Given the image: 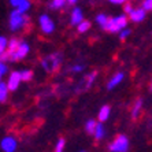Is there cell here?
I'll list each match as a JSON object with an SVG mask.
<instances>
[{"mask_svg": "<svg viewBox=\"0 0 152 152\" xmlns=\"http://www.w3.org/2000/svg\"><path fill=\"white\" fill-rule=\"evenodd\" d=\"M127 148H129V140L124 134L117 136L115 140L110 145V151H114V152H125L127 151Z\"/></svg>", "mask_w": 152, "mask_h": 152, "instance_id": "3", "label": "cell"}, {"mask_svg": "<svg viewBox=\"0 0 152 152\" xmlns=\"http://www.w3.org/2000/svg\"><path fill=\"white\" fill-rule=\"evenodd\" d=\"M40 28L45 34H50V33L53 32L55 29V25H53L52 19H51L48 15H41L40 17Z\"/></svg>", "mask_w": 152, "mask_h": 152, "instance_id": "6", "label": "cell"}, {"mask_svg": "<svg viewBox=\"0 0 152 152\" xmlns=\"http://www.w3.org/2000/svg\"><path fill=\"white\" fill-rule=\"evenodd\" d=\"M125 1H127V0H125Z\"/></svg>", "mask_w": 152, "mask_h": 152, "instance_id": "31", "label": "cell"}, {"mask_svg": "<svg viewBox=\"0 0 152 152\" xmlns=\"http://www.w3.org/2000/svg\"><path fill=\"white\" fill-rule=\"evenodd\" d=\"M95 126H96L95 121H88V122H86V126H85V130L88 132L89 134H92L93 130H95Z\"/></svg>", "mask_w": 152, "mask_h": 152, "instance_id": "20", "label": "cell"}, {"mask_svg": "<svg viewBox=\"0 0 152 152\" xmlns=\"http://www.w3.org/2000/svg\"><path fill=\"white\" fill-rule=\"evenodd\" d=\"M77 0H66V3H69V4H74Z\"/></svg>", "mask_w": 152, "mask_h": 152, "instance_id": "30", "label": "cell"}, {"mask_svg": "<svg viewBox=\"0 0 152 152\" xmlns=\"http://www.w3.org/2000/svg\"><path fill=\"white\" fill-rule=\"evenodd\" d=\"M64 138H60L59 141H58V144H56V147H55V151L56 152H60V151H63V148H64Z\"/></svg>", "mask_w": 152, "mask_h": 152, "instance_id": "22", "label": "cell"}, {"mask_svg": "<svg viewBox=\"0 0 152 152\" xmlns=\"http://www.w3.org/2000/svg\"><path fill=\"white\" fill-rule=\"evenodd\" d=\"M124 10H125V12H126V14H129V12H130L132 10H133V7H132V4H125V7H124Z\"/></svg>", "mask_w": 152, "mask_h": 152, "instance_id": "26", "label": "cell"}, {"mask_svg": "<svg viewBox=\"0 0 152 152\" xmlns=\"http://www.w3.org/2000/svg\"><path fill=\"white\" fill-rule=\"evenodd\" d=\"M15 8H17V11H19V12H23V14H25L26 11L30 8V1H29V0H21V1H19V4H18Z\"/></svg>", "mask_w": 152, "mask_h": 152, "instance_id": "15", "label": "cell"}, {"mask_svg": "<svg viewBox=\"0 0 152 152\" xmlns=\"http://www.w3.org/2000/svg\"><path fill=\"white\" fill-rule=\"evenodd\" d=\"M82 21V12L80 8H74L73 14H71V23L73 25H78Z\"/></svg>", "mask_w": 152, "mask_h": 152, "instance_id": "11", "label": "cell"}, {"mask_svg": "<svg viewBox=\"0 0 152 152\" xmlns=\"http://www.w3.org/2000/svg\"><path fill=\"white\" fill-rule=\"evenodd\" d=\"M119 32H121V36H119L121 40H125V39L127 37V36L130 34V30H129V29H125V30L122 29V30H119Z\"/></svg>", "mask_w": 152, "mask_h": 152, "instance_id": "25", "label": "cell"}, {"mask_svg": "<svg viewBox=\"0 0 152 152\" xmlns=\"http://www.w3.org/2000/svg\"><path fill=\"white\" fill-rule=\"evenodd\" d=\"M110 111H111V108L108 106H103L102 108H100V113H99V121L100 122H104V121L108 119V117H110Z\"/></svg>", "mask_w": 152, "mask_h": 152, "instance_id": "10", "label": "cell"}, {"mask_svg": "<svg viewBox=\"0 0 152 152\" xmlns=\"http://www.w3.org/2000/svg\"><path fill=\"white\" fill-rule=\"evenodd\" d=\"M141 108H142V102H141V99H138L137 102H136L134 107H133V110H132V117H133V119H137L138 118V115L141 113Z\"/></svg>", "mask_w": 152, "mask_h": 152, "instance_id": "14", "label": "cell"}, {"mask_svg": "<svg viewBox=\"0 0 152 152\" xmlns=\"http://www.w3.org/2000/svg\"><path fill=\"white\" fill-rule=\"evenodd\" d=\"M92 134H95V138H96V140H100V138L104 136V127H103L102 124H96L95 130H93Z\"/></svg>", "mask_w": 152, "mask_h": 152, "instance_id": "16", "label": "cell"}, {"mask_svg": "<svg viewBox=\"0 0 152 152\" xmlns=\"http://www.w3.org/2000/svg\"><path fill=\"white\" fill-rule=\"evenodd\" d=\"M29 53V45L25 42H19V45L17 47V50L11 53L10 60H21Z\"/></svg>", "mask_w": 152, "mask_h": 152, "instance_id": "5", "label": "cell"}, {"mask_svg": "<svg viewBox=\"0 0 152 152\" xmlns=\"http://www.w3.org/2000/svg\"><path fill=\"white\" fill-rule=\"evenodd\" d=\"M81 70H82L81 66H75V67H74V71H81Z\"/></svg>", "mask_w": 152, "mask_h": 152, "instance_id": "29", "label": "cell"}, {"mask_svg": "<svg viewBox=\"0 0 152 152\" xmlns=\"http://www.w3.org/2000/svg\"><path fill=\"white\" fill-rule=\"evenodd\" d=\"M0 78H1V77H0Z\"/></svg>", "mask_w": 152, "mask_h": 152, "instance_id": "32", "label": "cell"}, {"mask_svg": "<svg viewBox=\"0 0 152 152\" xmlns=\"http://www.w3.org/2000/svg\"><path fill=\"white\" fill-rule=\"evenodd\" d=\"M32 78H33V71L25 70L21 73V81H30Z\"/></svg>", "mask_w": 152, "mask_h": 152, "instance_id": "19", "label": "cell"}, {"mask_svg": "<svg viewBox=\"0 0 152 152\" xmlns=\"http://www.w3.org/2000/svg\"><path fill=\"white\" fill-rule=\"evenodd\" d=\"M122 80H124V74H122V73H117V74L113 77V80L108 82V89L115 88L118 84H121V82H122Z\"/></svg>", "mask_w": 152, "mask_h": 152, "instance_id": "12", "label": "cell"}, {"mask_svg": "<svg viewBox=\"0 0 152 152\" xmlns=\"http://www.w3.org/2000/svg\"><path fill=\"white\" fill-rule=\"evenodd\" d=\"M142 8L145 11H149L152 8V0H145L144 3H142Z\"/></svg>", "mask_w": 152, "mask_h": 152, "instance_id": "24", "label": "cell"}, {"mask_svg": "<svg viewBox=\"0 0 152 152\" xmlns=\"http://www.w3.org/2000/svg\"><path fill=\"white\" fill-rule=\"evenodd\" d=\"M28 17H26L23 12H19V11H12L10 15V28L12 30H18V29L23 28V26L28 23Z\"/></svg>", "mask_w": 152, "mask_h": 152, "instance_id": "2", "label": "cell"}, {"mask_svg": "<svg viewBox=\"0 0 152 152\" xmlns=\"http://www.w3.org/2000/svg\"><path fill=\"white\" fill-rule=\"evenodd\" d=\"M41 64L47 71L58 70V67H59V56H58V55H50L48 58L42 59Z\"/></svg>", "mask_w": 152, "mask_h": 152, "instance_id": "4", "label": "cell"}, {"mask_svg": "<svg viewBox=\"0 0 152 152\" xmlns=\"http://www.w3.org/2000/svg\"><path fill=\"white\" fill-rule=\"evenodd\" d=\"M66 4V0H52L51 1V8L53 10H58V8H62Z\"/></svg>", "mask_w": 152, "mask_h": 152, "instance_id": "18", "label": "cell"}, {"mask_svg": "<svg viewBox=\"0 0 152 152\" xmlns=\"http://www.w3.org/2000/svg\"><path fill=\"white\" fill-rule=\"evenodd\" d=\"M129 15H130V19L133 22H141L145 18V10L144 8H136V10H132Z\"/></svg>", "mask_w": 152, "mask_h": 152, "instance_id": "9", "label": "cell"}, {"mask_svg": "<svg viewBox=\"0 0 152 152\" xmlns=\"http://www.w3.org/2000/svg\"><path fill=\"white\" fill-rule=\"evenodd\" d=\"M89 28H91V22L82 19V21L78 23V33H85L86 30H89Z\"/></svg>", "mask_w": 152, "mask_h": 152, "instance_id": "17", "label": "cell"}, {"mask_svg": "<svg viewBox=\"0 0 152 152\" xmlns=\"http://www.w3.org/2000/svg\"><path fill=\"white\" fill-rule=\"evenodd\" d=\"M8 88L4 82H0V103H4L8 97Z\"/></svg>", "mask_w": 152, "mask_h": 152, "instance_id": "13", "label": "cell"}, {"mask_svg": "<svg viewBox=\"0 0 152 152\" xmlns=\"http://www.w3.org/2000/svg\"><path fill=\"white\" fill-rule=\"evenodd\" d=\"M19 1H21V0H10V3L12 4V6H14V7H17L18 4H19Z\"/></svg>", "mask_w": 152, "mask_h": 152, "instance_id": "27", "label": "cell"}, {"mask_svg": "<svg viewBox=\"0 0 152 152\" xmlns=\"http://www.w3.org/2000/svg\"><path fill=\"white\" fill-rule=\"evenodd\" d=\"M7 48V39L3 37V36H0V53H3Z\"/></svg>", "mask_w": 152, "mask_h": 152, "instance_id": "21", "label": "cell"}, {"mask_svg": "<svg viewBox=\"0 0 152 152\" xmlns=\"http://www.w3.org/2000/svg\"><path fill=\"white\" fill-rule=\"evenodd\" d=\"M111 3L114 4H121V3H125V0H110Z\"/></svg>", "mask_w": 152, "mask_h": 152, "instance_id": "28", "label": "cell"}, {"mask_svg": "<svg viewBox=\"0 0 152 152\" xmlns=\"http://www.w3.org/2000/svg\"><path fill=\"white\" fill-rule=\"evenodd\" d=\"M126 23H127V18L125 15H119V17H115V18H107V21L103 25V29L107 30V32L115 33L125 29Z\"/></svg>", "mask_w": 152, "mask_h": 152, "instance_id": "1", "label": "cell"}, {"mask_svg": "<svg viewBox=\"0 0 152 152\" xmlns=\"http://www.w3.org/2000/svg\"><path fill=\"white\" fill-rule=\"evenodd\" d=\"M0 147H1V149L6 152H14L15 149H17V140H15L14 137H4L3 140H1V142H0Z\"/></svg>", "mask_w": 152, "mask_h": 152, "instance_id": "8", "label": "cell"}, {"mask_svg": "<svg viewBox=\"0 0 152 152\" xmlns=\"http://www.w3.org/2000/svg\"><path fill=\"white\" fill-rule=\"evenodd\" d=\"M96 21H97V23H99V25H102V26H103V25H104V22L107 21V17H106L104 14H100L99 17L96 18Z\"/></svg>", "mask_w": 152, "mask_h": 152, "instance_id": "23", "label": "cell"}, {"mask_svg": "<svg viewBox=\"0 0 152 152\" xmlns=\"http://www.w3.org/2000/svg\"><path fill=\"white\" fill-rule=\"evenodd\" d=\"M19 82H21V73L19 71H12L8 77V81H7V88L8 91H17L18 86H19Z\"/></svg>", "mask_w": 152, "mask_h": 152, "instance_id": "7", "label": "cell"}]
</instances>
